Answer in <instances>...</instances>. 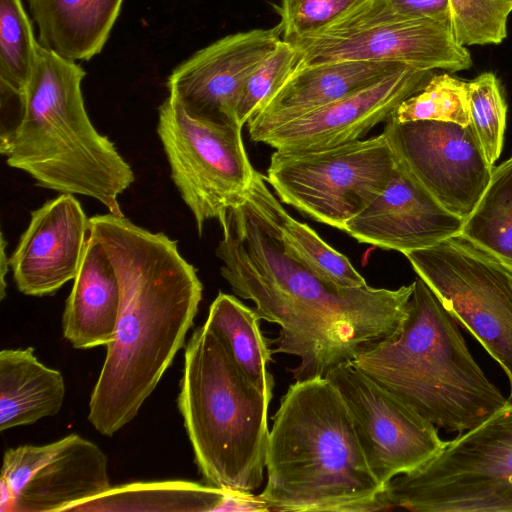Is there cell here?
I'll return each instance as SVG.
<instances>
[{
	"label": "cell",
	"mask_w": 512,
	"mask_h": 512,
	"mask_svg": "<svg viewBox=\"0 0 512 512\" xmlns=\"http://www.w3.org/2000/svg\"><path fill=\"white\" fill-rule=\"evenodd\" d=\"M85 74L75 61L38 42L24 116L0 152L37 186L91 197L109 213L124 216L118 197L135 176L114 143L90 121L81 91Z\"/></svg>",
	"instance_id": "5"
},
{
	"label": "cell",
	"mask_w": 512,
	"mask_h": 512,
	"mask_svg": "<svg viewBox=\"0 0 512 512\" xmlns=\"http://www.w3.org/2000/svg\"><path fill=\"white\" fill-rule=\"evenodd\" d=\"M89 228L90 220L73 194H61L32 211L29 225L9 257L17 289L40 297L54 294L74 280Z\"/></svg>",
	"instance_id": "17"
},
{
	"label": "cell",
	"mask_w": 512,
	"mask_h": 512,
	"mask_svg": "<svg viewBox=\"0 0 512 512\" xmlns=\"http://www.w3.org/2000/svg\"><path fill=\"white\" fill-rule=\"evenodd\" d=\"M89 233L118 275L121 303L112 341L93 387L88 420L111 437L138 414L194 323L203 285L177 242L112 213L89 218Z\"/></svg>",
	"instance_id": "2"
},
{
	"label": "cell",
	"mask_w": 512,
	"mask_h": 512,
	"mask_svg": "<svg viewBox=\"0 0 512 512\" xmlns=\"http://www.w3.org/2000/svg\"><path fill=\"white\" fill-rule=\"evenodd\" d=\"M458 325L418 277L398 332L365 345L351 363L436 427L465 432L507 398L476 363Z\"/></svg>",
	"instance_id": "4"
},
{
	"label": "cell",
	"mask_w": 512,
	"mask_h": 512,
	"mask_svg": "<svg viewBox=\"0 0 512 512\" xmlns=\"http://www.w3.org/2000/svg\"><path fill=\"white\" fill-rule=\"evenodd\" d=\"M381 510L512 512V402L384 489Z\"/></svg>",
	"instance_id": "7"
},
{
	"label": "cell",
	"mask_w": 512,
	"mask_h": 512,
	"mask_svg": "<svg viewBox=\"0 0 512 512\" xmlns=\"http://www.w3.org/2000/svg\"><path fill=\"white\" fill-rule=\"evenodd\" d=\"M110 487L106 455L77 434L3 455L0 489L11 495L12 512L71 511Z\"/></svg>",
	"instance_id": "13"
},
{
	"label": "cell",
	"mask_w": 512,
	"mask_h": 512,
	"mask_svg": "<svg viewBox=\"0 0 512 512\" xmlns=\"http://www.w3.org/2000/svg\"><path fill=\"white\" fill-rule=\"evenodd\" d=\"M37 45L22 0H0V86L26 94Z\"/></svg>",
	"instance_id": "27"
},
{
	"label": "cell",
	"mask_w": 512,
	"mask_h": 512,
	"mask_svg": "<svg viewBox=\"0 0 512 512\" xmlns=\"http://www.w3.org/2000/svg\"><path fill=\"white\" fill-rule=\"evenodd\" d=\"M270 402L208 326L194 329L185 346L177 405L206 484L244 493L261 486Z\"/></svg>",
	"instance_id": "6"
},
{
	"label": "cell",
	"mask_w": 512,
	"mask_h": 512,
	"mask_svg": "<svg viewBox=\"0 0 512 512\" xmlns=\"http://www.w3.org/2000/svg\"><path fill=\"white\" fill-rule=\"evenodd\" d=\"M215 254L236 296L280 327L273 352L296 356L295 381L326 378L365 345L393 336L407 315L413 283L397 289L341 287L285 250L274 225L247 196L220 221Z\"/></svg>",
	"instance_id": "1"
},
{
	"label": "cell",
	"mask_w": 512,
	"mask_h": 512,
	"mask_svg": "<svg viewBox=\"0 0 512 512\" xmlns=\"http://www.w3.org/2000/svg\"><path fill=\"white\" fill-rule=\"evenodd\" d=\"M451 28L457 43L500 44L507 37L510 0H448Z\"/></svg>",
	"instance_id": "31"
},
{
	"label": "cell",
	"mask_w": 512,
	"mask_h": 512,
	"mask_svg": "<svg viewBox=\"0 0 512 512\" xmlns=\"http://www.w3.org/2000/svg\"><path fill=\"white\" fill-rule=\"evenodd\" d=\"M510 1H512V0H510Z\"/></svg>",
	"instance_id": "35"
},
{
	"label": "cell",
	"mask_w": 512,
	"mask_h": 512,
	"mask_svg": "<svg viewBox=\"0 0 512 512\" xmlns=\"http://www.w3.org/2000/svg\"><path fill=\"white\" fill-rule=\"evenodd\" d=\"M120 303L115 267L102 244L89 233L63 311V337L76 349L107 346L114 337Z\"/></svg>",
	"instance_id": "20"
},
{
	"label": "cell",
	"mask_w": 512,
	"mask_h": 512,
	"mask_svg": "<svg viewBox=\"0 0 512 512\" xmlns=\"http://www.w3.org/2000/svg\"><path fill=\"white\" fill-rule=\"evenodd\" d=\"M360 0H281L275 7L282 39L293 41L327 27Z\"/></svg>",
	"instance_id": "33"
},
{
	"label": "cell",
	"mask_w": 512,
	"mask_h": 512,
	"mask_svg": "<svg viewBox=\"0 0 512 512\" xmlns=\"http://www.w3.org/2000/svg\"><path fill=\"white\" fill-rule=\"evenodd\" d=\"M434 74L435 70L405 65L368 87L278 126L258 143L284 152H308L361 140Z\"/></svg>",
	"instance_id": "16"
},
{
	"label": "cell",
	"mask_w": 512,
	"mask_h": 512,
	"mask_svg": "<svg viewBox=\"0 0 512 512\" xmlns=\"http://www.w3.org/2000/svg\"><path fill=\"white\" fill-rule=\"evenodd\" d=\"M265 176L255 171L248 194L263 215L274 225L279 238L293 258L324 280L341 287L367 285L349 259L332 248L307 224L294 219L266 184Z\"/></svg>",
	"instance_id": "24"
},
{
	"label": "cell",
	"mask_w": 512,
	"mask_h": 512,
	"mask_svg": "<svg viewBox=\"0 0 512 512\" xmlns=\"http://www.w3.org/2000/svg\"><path fill=\"white\" fill-rule=\"evenodd\" d=\"M397 161L444 208L465 220L493 171L471 126L392 117L383 130Z\"/></svg>",
	"instance_id": "12"
},
{
	"label": "cell",
	"mask_w": 512,
	"mask_h": 512,
	"mask_svg": "<svg viewBox=\"0 0 512 512\" xmlns=\"http://www.w3.org/2000/svg\"><path fill=\"white\" fill-rule=\"evenodd\" d=\"M296 52L281 39L276 47L250 72L244 81L237 104L240 126L259 112L294 69Z\"/></svg>",
	"instance_id": "32"
},
{
	"label": "cell",
	"mask_w": 512,
	"mask_h": 512,
	"mask_svg": "<svg viewBox=\"0 0 512 512\" xmlns=\"http://www.w3.org/2000/svg\"><path fill=\"white\" fill-rule=\"evenodd\" d=\"M463 224L397 161L382 193L343 231L358 242L405 254L459 236Z\"/></svg>",
	"instance_id": "18"
},
{
	"label": "cell",
	"mask_w": 512,
	"mask_h": 512,
	"mask_svg": "<svg viewBox=\"0 0 512 512\" xmlns=\"http://www.w3.org/2000/svg\"><path fill=\"white\" fill-rule=\"evenodd\" d=\"M405 66L393 62L338 61L294 67L248 122L250 140L312 110L368 87Z\"/></svg>",
	"instance_id": "19"
},
{
	"label": "cell",
	"mask_w": 512,
	"mask_h": 512,
	"mask_svg": "<svg viewBox=\"0 0 512 512\" xmlns=\"http://www.w3.org/2000/svg\"><path fill=\"white\" fill-rule=\"evenodd\" d=\"M470 124L490 164L499 158L504 142L507 104L494 73L467 82Z\"/></svg>",
	"instance_id": "29"
},
{
	"label": "cell",
	"mask_w": 512,
	"mask_h": 512,
	"mask_svg": "<svg viewBox=\"0 0 512 512\" xmlns=\"http://www.w3.org/2000/svg\"><path fill=\"white\" fill-rule=\"evenodd\" d=\"M6 241L4 239V235L1 234V257H0V298L3 300L6 296V281L5 276L8 272V265H10V261L8 255L5 251Z\"/></svg>",
	"instance_id": "34"
},
{
	"label": "cell",
	"mask_w": 512,
	"mask_h": 512,
	"mask_svg": "<svg viewBox=\"0 0 512 512\" xmlns=\"http://www.w3.org/2000/svg\"><path fill=\"white\" fill-rule=\"evenodd\" d=\"M289 43L296 52L294 67L369 61L456 72L473 65L470 52L457 43L451 25L430 19L386 22L340 32H318Z\"/></svg>",
	"instance_id": "14"
},
{
	"label": "cell",
	"mask_w": 512,
	"mask_h": 512,
	"mask_svg": "<svg viewBox=\"0 0 512 512\" xmlns=\"http://www.w3.org/2000/svg\"><path fill=\"white\" fill-rule=\"evenodd\" d=\"M62 374L45 366L34 348L0 352V431L56 415L65 398Z\"/></svg>",
	"instance_id": "23"
},
{
	"label": "cell",
	"mask_w": 512,
	"mask_h": 512,
	"mask_svg": "<svg viewBox=\"0 0 512 512\" xmlns=\"http://www.w3.org/2000/svg\"><path fill=\"white\" fill-rule=\"evenodd\" d=\"M326 378L345 402L369 468L384 487L446 447L448 441L440 438L434 424L351 362L336 367Z\"/></svg>",
	"instance_id": "11"
},
{
	"label": "cell",
	"mask_w": 512,
	"mask_h": 512,
	"mask_svg": "<svg viewBox=\"0 0 512 512\" xmlns=\"http://www.w3.org/2000/svg\"><path fill=\"white\" fill-rule=\"evenodd\" d=\"M39 44L61 57L89 60L105 45L123 0H28Z\"/></svg>",
	"instance_id": "22"
},
{
	"label": "cell",
	"mask_w": 512,
	"mask_h": 512,
	"mask_svg": "<svg viewBox=\"0 0 512 512\" xmlns=\"http://www.w3.org/2000/svg\"><path fill=\"white\" fill-rule=\"evenodd\" d=\"M281 39L278 24L213 42L173 70L167 82L169 96L193 119L242 127L236 112L244 81Z\"/></svg>",
	"instance_id": "15"
},
{
	"label": "cell",
	"mask_w": 512,
	"mask_h": 512,
	"mask_svg": "<svg viewBox=\"0 0 512 512\" xmlns=\"http://www.w3.org/2000/svg\"><path fill=\"white\" fill-rule=\"evenodd\" d=\"M72 512L267 511L258 495L185 480L133 482L111 486Z\"/></svg>",
	"instance_id": "21"
},
{
	"label": "cell",
	"mask_w": 512,
	"mask_h": 512,
	"mask_svg": "<svg viewBox=\"0 0 512 512\" xmlns=\"http://www.w3.org/2000/svg\"><path fill=\"white\" fill-rule=\"evenodd\" d=\"M416 19H430L451 25L448 0H360L319 32H340Z\"/></svg>",
	"instance_id": "30"
},
{
	"label": "cell",
	"mask_w": 512,
	"mask_h": 512,
	"mask_svg": "<svg viewBox=\"0 0 512 512\" xmlns=\"http://www.w3.org/2000/svg\"><path fill=\"white\" fill-rule=\"evenodd\" d=\"M396 168L382 132L317 151L275 150L265 178L282 202L343 231L382 193Z\"/></svg>",
	"instance_id": "8"
},
{
	"label": "cell",
	"mask_w": 512,
	"mask_h": 512,
	"mask_svg": "<svg viewBox=\"0 0 512 512\" xmlns=\"http://www.w3.org/2000/svg\"><path fill=\"white\" fill-rule=\"evenodd\" d=\"M157 133L181 198L199 235L246 195L255 175L242 127L216 126L191 118L170 96L159 107Z\"/></svg>",
	"instance_id": "10"
},
{
	"label": "cell",
	"mask_w": 512,
	"mask_h": 512,
	"mask_svg": "<svg viewBox=\"0 0 512 512\" xmlns=\"http://www.w3.org/2000/svg\"><path fill=\"white\" fill-rule=\"evenodd\" d=\"M398 122L434 120L470 124L467 82L448 73H435L417 93L390 116Z\"/></svg>",
	"instance_id": "28"
},
{
	"label": "cell",
	"mask_w": 512,
	"mask_h": 512,
	"mask_svg": "<svg viewBox=\"0 0 512 512\" xmlns=\"http://www.w3.org/2000/svg\"><path fill=\"white\" fill-rule=\"evenodd\" d=\"M459 237L512 267V155L493 169Z\"/></svg>",
	"instance_id": "26"
},
{
	"label": "cell",
	"mask_w": 512,
	"mask_h": 512,
	"mask_svg": "<svg viewBox=\"0 0 512 512\" xmlns=\"http://www.w3.org/2000/svg\"><path fill=\"white\" fill-rule=\"evenodd\" d=\"M260 320L255 309L233 295L219 292L204 324L219 338L244 376L271 401L274 379L269 363L272 351L261 332Z\"/></svg>",
	"instance_id": "25"
},
{
	"label": "cell",
	"mask_w": 512,
	"mask_h": 512,
	"mask_svg": "<svg viewBox=\"0 0 512 512\" xmlns=\"http://www.w3.org/2000/svg\"><path fill=\"white\" fill-rule=\"evenodd\" d=\"M267 481L269 511L380 510L385 487L372 473L350 412L327 378L295 381L273 416Z\"/></svg>",
	"instance_id": "3"
},
{
	"label": "cell",
	"mask_w": 512,
	"mask_h": 512,
	"mask_svg": "<svg viewBox=\"0 0 512 512\" xmlns=\"http://www.w3.org/2000/svg\"><path fill=\"white\" fill-rule=\"evenodd\" d=\"M404 255L456 322L499 363L512 402V267L459 236Z\"/></svg>",
	"instance_id": "9"
}]
</instances>
